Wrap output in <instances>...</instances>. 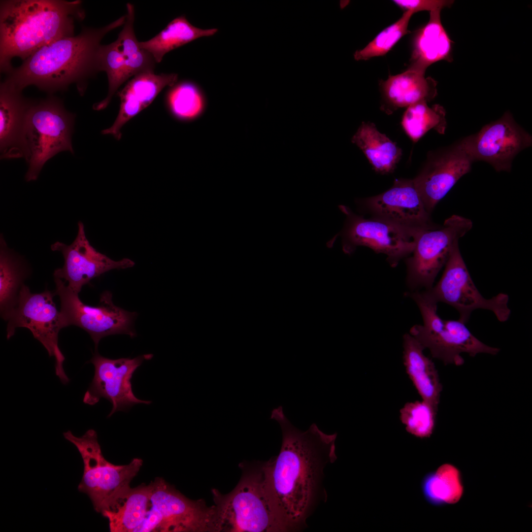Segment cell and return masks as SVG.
Listing matches in <instances>:
<instances>
[{"mask_svg":"<svg viewBox=\"0 0 532 532\" xmlns=\"http://www.w3.org/2000/svg\"><path fill=\"white\" fill-rule=\"evenodd\" d=\"M413 14L411 11H404L399 20L382 30L365 47L357 50L354 54L355 60L366 61L386 54L403 36L410 33L408 27Z\"/></svg>","mask_w":532,"mask_h":532,"instance_id":"obj_34","label":"cell"},{"mask_svg":"<svg viewBox=\"0 0 532 532\" xmlns=\"http://www.w3.org/2000/svg\"><path fill=\"white\" fill-rule=\"evenodd\" d=\"M437 410L438 407L423 399L407 402L399 410V419L409 433L426 438L434 430Z\"/></svg>","mask_w":532,"mask_h":532,"instance_id":"obj_33","label":"cell"},{"mask_svg":"<svg viewBox=\"0 0 532 532\" xmlns=\"http://www.w3.org/2000/svg\"><path fill=\"white\" fill-rule=\"evenodd\" d=\"M97 63L99 72L106 73L108 82L106 98L93 105L94 109L101 110L108 106L119 88L131 77L117 40L108 45H100Z\"/></svg>","mask_w":532,"mask_h":532,"instance_id":"obj_32","label":"cell"},{"mask_svg":"<svg viewBox=\"0 0 532 532\" xmlns=\"http://www.w3.org/2000/svg\"><path fill=\"white\" fill-rule=\"evenodd\" d=\"M166 104L171 115L184 122L195 121L205 112L207 101L202 89L196 83L183 81L170 87Z\"/></svg>","mask_w":532,"mask_h":532,"instance_id":"obj_28","label":"cell"},{"mask_svg":"<svg viewBox=\"0 0 532 532\" xmlns=\"http://www.w3.org/2000/svg\"><path fill=\"white\" fill-rule=\"evenodd\" d=\"M63 435L76 447L83 460V474L78 491L89 496L97 512L113 510L131 489L130 483L142 466V460L134 458L125 465L107 461L93 429L81 437H76L70 431L64 432Z\"/></svg>","mask_w":532,"mask_h":532,"instance_id":"obj_6","label":"cell"},{"mask_svg":"<svg viewBox=\"0 0 532 532\" xmlns=\"http://www.w3.org/2000/svg\"><path fill=\"white\" fill-rule=\"evenodd\" d=\"M25 272L22 265L8 251L3 238H0V308L3 318L15 305L24 284Z\"/></svg>","mask_w":532,"mask_h":532,"instance_id":"obj_31","label":"cell"},{"mask_svg":"<svg viewBox=\"0 0 532 532\" xmlns=\"http://www.w3.org/2000/svg\"><path fill=\"white\" fill-rule=\"evenodd\" d=\"M473 162L467 137L429 152L423 168L413 181L429 213L457 181L469 172Z\"/></svg>","mask_w":532,"mask_h":532,"instance_id":"obj_15","label":"cell"},{"mask_svg":"<svg viewBox=\"0 0 532 532\" xmlns=\"http://www.w3.org/2000/svg\"><path fill=\"white\" fill-rule=\"evenodd\" d=\"M127 13L123 29L116 39L125 61L130 77L145 72H154L156 63L153 56L142 48L135 36L133 24L134 6L128 3Z\"/></svg>","mask_w":532,"mask_h":532,"instance_id":"obj_30","label":"cell"},{"mask_svg":"<svg viewBox=\"0 0 532 532\" xmlns=\"http://www.w3.org/2000/svg\"><path fill=\"white\" fill-rule=\"evenodd\" d=\"M409 296L421 312L423 324L415 325L409 333L432 356L444 364L463 365V353L475 357L479 354L497 355L499 349L490 346L475 337L460 320H444L437 313V302L427 290L411 292Z\"/></svg>","mask_w":532,"mask_h":532,"instance_id":"obj_7","label":"cell"},{"mask_svg":"<svg viewBox=\"0 0 532 532\" xmlns=\"http://www.w3.org/2000/svg\"><path fill=\"white\" fill-rule=\"evenodd\" d=\"M446 112L439 104L429 106L421 101L408 106L401 122L403 130L414 142H417L429 131L433 129L444 134L446 128Z\"/></svg>","mask_w":532,"mask_h":532,"instance_id":"obj_29","label":"cell"},{"mask_svg":"<svg viewBox=\"0 0 532 532\" xmlns=\"http://www.w3.org/2000/svg\"><path fill=\"white\" fill-rule=\"evenodd\" d=\"M51 249L61 252L64 259L63 267L54 271V278L64 281L77 294L93 279L110 270L130 268L135 264L130 259L115 261L98 251L87 239L81 222L78 223L77 234L71 244L57 241Z\"/></svg>","mask_w":532,"mask_h":532,"instance_id":"obj_16","label":"cell"},{"mask_svg":"<svg viewBox=\"0 0 532 532\" xmlns=\"http://www.w3.org/2000/svg\"><path fill=\"white\" fill-rule=\"evenodd\" d=\"M440 11L430 12L428 22L414 32L409 68L425 73L433 63L452 61L453 42L442 24Z\"/></svg>","mask_w":532,"mask_h":532,"instance_id":"obj_22","label":"cell"},{"mask_svg":"<svg viewBox=\"0 0 532 532\" xmlns=\"http://www.w3.org/2000/svg\"><path fill=\"white\" fill-rule=\"evenodd\" d=\"M427 291L437 303L454 307L459 314V320L465 324L472 312L478 309L492 311L501 322L508 320L510 316L507 294L500 293L488 299L481 294L470 275L459 245L452 251L439 281Z\"/></svg>","mask_w":532,"mask_h":532,"instance_id":"obj_12","label":"cell"},{"mask_svg":"<svg viewBox=\"0 0 532 532\" xmlns=\"http://www.w3.org/2000/svg\"><path fill=\"white\" fill-rule=\"evenodd\" d=\"M55 294L59 297L60 312L66 327L77 326L90 335L95 350L100 341L108 335L126 334L131 337L135 335L133 327L135 312H131L116 306L113 302L111 293L103 292L99 304L91 306L84 303L78 294L71 290L62 280L54 278Z\"/></svg>","mask_w":532,"mask_h":532,"instance_id":"obj_11","label":"cell"},{"mask_svg":"<svg viewBox=\"0 0 532 532\" xmlns=\"http://www.w3.org/2000/svg\"><path fill=\"white\" fill-rule=\"evenodd\" d=\"M74 118L55 97L30 101L23 133L24 158L29 166L27 181L36 180L44 164L57 154L65 151L73 153Z\"/></svg>","mask_w":532,"mask_h":532,"instance_id":"obj_5","label":"cell"},{"mask_svg":"<svg viewBox=\"0 0 532 532\" xmlns=\"http://www.w3.org/2000/svg\"><path fill=\"white\" fill-rule=\"evenodd\" d=\"M421 489L426 500L434 506L458 502L464 491L461 472L450 464L427 473L421 482Z\"/></svg>","mask_w":532,"mask_h":532,"instance_id":"obj_27","label":"cell"},{"mask_svg":"<svg viewBox=\"0 0 532 532\" xmlns=\"http://www.w3.org/2000/svg\"><path fill=\"white\" fill-rule=\"evenodd\" d=\"M380 89L382 96L380 109L388 114L421 101H430L437 94L434 80L426 77L424 73L409 68L381 81Z\"/></svg>","mask_w":532,"mask_h":532,"instance_id":"obj_20","label":"cell"},{"mask_svg":"<svg viewBox=\"0 0 532 532\" xmlns=\"http://www.w3.org/2000/svg\"><path fill=\"white\" fill-rule=\"evenodd\" d=\"M393 1L399 7L405 11H411L413 13L421 11L430 12L450 7L454 0H394Z\"/></svg>","mask_w":532,"mask_h":532,"instance_id":"obj_35","label":"cell"},{"mask_svg":"<svg viewBox=\"0 0 532 532\" xmlns=\"http://www.w3.org/2000/svg\"><path fill=\"white\" fill-rule=\"evenodd\" d=\"M149 484L150 508L136 532H219L214 505L187 498L162 478Z\"/></svg>","mask_w":532,"mask_h":532,"instance_id":"obj_8","label":"cell"},{"mask_svg":"<svg viewBox=\"0 0 532 532\" xmlns=\"http://www.w3.org/2000/svg\"><path fill=\"white\" fill-rule=\"evenodd\" d=\"M264 463H242L241 478L232 491L212 490L219 532H283L268 496Z\"/></svg>","mask_w":532,"mask_h":532,"instance_id":"obj_4","label":"cell"},{"mask_svg":"<svg viewBox=\"0 0 532 532\" xmlns=\"http://www.w3.org/2000/svg\"><path fill=\"white\" fill-rule=\"evenodd\" d=\"M360 203L373 218L405 230L417 231L433 227L413 179H396L389 190Z\"/></svg>","mask_w":532,"mask_h":532,"instance_id":"obj_18","label":"cell"},{"mask_svg":"<svg viewBox=\"0 0 532 532\" xmlns=\"http://www.w3.org/2000/svg\"><path fill=\"white\" fill-rule=\"evenodd\" d=\"M467 138L474 162H486L499 172L510 171L515 156L532 143L531 135L508 112Z\"/></svg>","mask_w":532,"mask_h":532,"instance_id":"obj_17","label":"cell"},{"mask_svg":"<svg viewBox=\"0 0 532 532\" xmlns=\"http://www.w3.org/2000/svg\"><path fill=\"white\" fill-rule=\"evenodd\" d=\"M126 15L100 28L83 27L76 36L56 40L38 49L19 67L12 68L3 81L22 91L34 85L49 93L65 90L72 83L80 95L87 81L99 72L97 56L100 43L110 31L124 24Z\"/></svg>","mask_w":532,"mask_h":532,"instance_id":"obj_2","label":"cell"},{"mask_svg":"<svg viewBox=\"0 0 532 532\" xmlns=\"http://www.w3.org/2000/svg\"><path fill=\"white\" fill-rule=\"evenodd\" d=\"M153 357V354H147L133 359H111L102 356L95 350L89 362L94 365L95 373L84 395L83 402L93 405L101 398L107 399L112 405L108 417L119 411H126L135 404H150L151 401L135 397L131 380L143 361L151 360Z\"/></svg>","mask_w":532,"mask_h":532,"instance_id":"obj_14","label":"cell"},{"mask_svg":"<svg viewBox=\"0 0 532 532\" xmlns=\"http://www.w3.org/2000/svg\"><path fill=\"white\" fill-rule=\"evenodd\" d=\"M177 79L178 75L174 73L156 74L145 72L133 76L118 92L120 100L118 114L113 124L102 133L120 140L124 125L149 106L163 89L174 85Z\"/></svg>","mask_w":532,"mask_h":532,"instance_id":"obj_19","label":"cell"},{"mask_svg":"<svg viewBox=\"0 0 532 532\" xmlns=\"http://www.w3.org/2000/svg\"><path fill=\"white\" fill-rule=\"evenodd\" d=\"M217 29H202L191 24L184 15L170 22L160 33L151 39L139 42L142 48L148 52L156 63L162 61L168 52L195 39L213 35Z\"/></svg>","mask_w":532,"mask_h":532,"instance_id":"obj_26","label":"cell"},{"mask_svg":"<svg viewBox=\"0 0 532 532\" xmlns=\"http://www.w3.org/2000/svg\"><path fill=\"white\" fill-rule=\"evenodd\" d=\"M472 227L470 220L454 215L439 228L432 227L418 232L414 250L406 261V281L411 292L428 290L433 286L437 274L459 245V239Z\"/></svg>","mask_w":532,"mask_h":532,"instance_id":"obj_10","label":"cell"},{"mask_svg":"<svg viewBox=\"0 0 532 532\" xmlns=\"http://www.w3.org/2000/svg\"><path fill=\"white\" fill-rule=\"evenodd\" d=\"M270 418L280 425L282 441L278 455L264 463L266 488L283 532L299 530L315 504L325 467L336 459L337 434L325 433L315 423L299 430L282 406Z\"/></svg>","mask_w":532,"mask_h":532,"instance_id":"obj_1","label":"cell"},{"mask_svg":"<svg viewBox=\"0 0 532 532\" xmlns=\"http://www.w3.org/2000/svg\"><path fill=\"white\" fill-rule=\"evenodd\" d=\"M425 348L410 333L403 336V362L413 386L425 400L438 407L442 386L432 361L424 353Z\"/></svg>","mask_w":532,"mask_h":532,"instance_id":"obj_23","label":"cell"},{"mask_svg":"<svg viewBox=\"0 0 532 532\" xmlns=\"http://www.w3.org/2000/svg\"><path fill=\"white\" fill-rule=\"evenodd\" d=\"M364 153L372 168L381 174L394 171L402 156V150L373 123L363 122L351 138Z\"/></svg>","mask_w":532,"mask_h":532,"instance_id":"obj_24","label":"cell"},{"mask_svg":"<svg viewBox=\"0 0 532 532\" xmlns=\"http://www.w3.org/2000/svg\"><path fill=\"white\" fill-rule=\"evenodd\" d=\"M150 484L131 488L112 510L102 515L107 518L111 532H136L150 506Z\"/></svg>","mask_w":532,"mask_h":532,"instance_id":"obj_25","label":"cell"},{"mask_svg":"<svg viewBox=\"0 0 532 532\" xmlns=\"http://www.w3.org/2000/svg\"><path fill=\"white\" fill-rule=\"evenodd\" d=\"M339 208L346 216L344 227L328 242V247H332L337 237L341 235L344 253L351 254L357 246H366L387 256L393 267L412 254L420 230H405L374 218L365 219L345 205H340Z\"/></svg>","mask_w":532,"mask_h":532,"instance_id":"obj_13","label":"cell"},{"mask_svg":"<svg viewBox=\"0 0 532 532\" xmlns=\"http://www.w3.org/2000/svg\"><path fill=\"white\" fill-rule=\"evenodd\" d=\"M22 91L3 82L0 86V150L1 159L24 157L23 133L30 102Z\"/></svg>","mask_w":532,"mask_h":532,"instance_id":"obj_21","label":"cell"},{"mask_svg":"<svg viewBox=\"0 0 532 532\" xmlns=\"http://www.w3.org/2000/svg\"><path fill=\"white\" fill-rule=\"evenodd\" d=\"M85 16L76 0H6L0 2V69L6 74L14 57L24 61L56 40L74 36Z\"/></svg>","mask_w":532,"mask_h":532,"instance_id":"obj_3","label":"cell"},{"mask_svg":"<svg viewBox=\"0 0 532 532\" xmlns=\"http://www.w3.org/2000/svg\"><path fill=\"white\" fill-rule=\"evenodd\" d=\"M54 295L47 290L32 293L24 284L15 305L3 319L7 322V339L14 334L17 328L30 330L33 337L46 349L49 356L54 357L56 375L62 383L66 384L69 379L63 368L65 358L58 345L59 333L66 326L54 301Z\"/></svg>","mask_w":532,"mask_h":532,"instance_id":"obj_9","label":"cell"}]
</instances>
